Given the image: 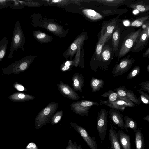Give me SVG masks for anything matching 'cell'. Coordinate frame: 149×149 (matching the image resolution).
Instances as JSON below:
<instances>
[{
    "label": "cell",
    "mask_w": 149,
    "mask_h": 149,
    "mask_svg": "<svg viewBox=\"0 0 149 149\" xmlns=\"http://www.w3.org/2000/svg\"><path fill=\"white\" fill-rule=\"evenodd\" d=\"M59 106L57 103L51 102L43 108L35 118L36 129H38L47 124L50 123V121Z\"/></svg>",
    "instance_id": "6da1fadb"
},
{
    "label": "cell",
    "mask_w": 149,
    "mask_h": 149,
    "mask_svg": "<svg viewBox=\"0 0 149 149\" xmlns=\"http://www.w3.org/2000/svg\"><path fill=\"white\" fill-rule=\"evenodd\" d=\"M25 40L19 22L17 20L13 32L10 45V52L8 56L9 58H12L13 54L15 50L19 49L24 50V45Z\"/></svg>",
    "instance_id": "7a4b0ae2"
},
{
    "label": "cell",
    "mask_w": 149,
    "mask_h": 149,
    "mask_svg": "<svg viewBox=\"0 0 149 149\" xmlns=\"http://www.w3.org/2000/svg\"><path fill=\"white\" fill-rule=\"evenodd\" d=\"M141 31V29H139L130 33L125 37L118 53V58L122 57L129 52L134 45Z\"/></svg>",
    "instance_id": "3957f363"
},
{
    "label": "cell",
    "mask_w": 149,
    "mask_h": 149,
    "mask_svg": "<svg viewBox=\"0 0 149 149\" xmlns=\"http://www.w3.org/2000/svg\"><path fill=\"white\" fill-rule=\"evenodd\" d=\"M99 103L91 100H81L73 102L70 107L76 114L82 116H88L91 108L93 105H98Z\"/></svg>",
    "instance_id": "277c9868"
},
{
    "label": "cell",
    "mask_w": 149,
    "mask_h": 149,
    "mask_svg": "<svg viewBox=\"0 0 149 149\" xmlns=\"http://www.w3.org/2000/svg\"><path fill=\"white\" fill-rule=\"evenodd\" d=\"M108 117V112L104 108L101 109L98 113L96 129L102 142L107 134Z\"/></svg>",
    "instance_id": "5b68a950"
},
{
    "label": "cell",
    "mask_w": 149,
    "mask_h": 149,
    "mask_svg": "<svg viewBox=\"0 0 149 149\" xmlns=\"http://www.w3.org/2000/svg\"><path fill=\"white\" fill-rule=\"evenodd\" d=\"M119 98L130 103L133 102L136 104H140L141 101L140 98L138 99L132 90L127 89L123 86L114 89Z\"/></svg>",
    "instance_id": "8992f818"
},
{
    "label": "cell",
    "mask_w": 149,
    "mask_h": 149,
    "mask_svg": "<svg viewBox=\"0 0 149 149\" xmlns=\"http://www.w3.org/2000/svg\"><path fill=\"white\" fill-rule=\"evenodd\" d=\"M134 61L133 58L130 59L129 57L121 59L113 68L112 76L115 77L123 74L131 68Z\"/></svg>",
    "instance_id": "52a82bcc"
},
{
    "label": "cell",
    "mask_w": 149,
    "mask_h": 149,
    "mask_svg": "<svg viewBox=\"0 0 149 149\" xmlns=\"http://www.w3.org/2000/svg\"><path fill=\"white\" fill-rule=\"evenodd\" d=\"M70 124L71 126L80 134L90 149H98L95 138L91 137L84 128L74 122H70Z\"/></svg>",
    "instance_id": "ba28073f"
},
{
    "label": "cell",
    "mask_w": 149,
    "mask_h": 149,
    "mask_svg": "<svg viewBox=\"0 0 149 149\" xmlns=\"http://www.w3.org/2000/svg\"><path fill=\"white\" fill-rule=\"evenodd\" d=\"M149 38V25L147 26L142 30L140 35L136 39L133 47L131 49L132 52H138L142 50L148 42Z\"/></svg>",
    "instance_id": "9c48e42d"
},
{
    "label": "cell",
    "mask_w": 149,
    "mask_h": 149,
    "mask_svg": "<svg viewBox=\"0 0 149 149\" xmlns=\"http://www.w3.org/2000/svg\"><path fill=\"white\" fill-rule=\"evenodd\" d=\"M57 86L59 92L63 96L74 101L80 99L79 96L68 84L61 81Z\"/></svg>",
    "instance_id": "30bf717a"
},
{
    "label": "cell",
    "mask_w": 149,
    "mask_h": 149,
    "mask_svg": "<svg viewBox=\"0 0 149 149\" xmlns=\"http://www.w3.org/2000/svg\"><path fill=\"white\" fill-rule=\"evenodd\" d=\"M100 104V106L104 104L110 108L116 109L120 111H124L126 107H131L135 106V104L133 102L130 103L121 99H119L111 102H109L107 100H101Z\"/></svg>",
    "instance_id": "8fae6325"
},
{
    "label": "cell",
    "mask_w": 149,
    "mask_h": 149,
    "mask_svg": "<svg viewBox=\"0 0 149 149\" xmlns=\"http://www.w3.org/2000/svg\"><path fill=\"white\" fill-rule=\"evenodd\" d=\"M31 61L29 58L25 57L12 63L5 69L12 71H24L28 68Z\"/></svg>",
    "instance_id": "7c38bea8"
},
{
    "label": "cell",
    "mask_w": 149,
    "mask_h": 149,
    "mask_svg": "<svg viewBox=\"0 0 149 149\" xmlns=\"http://www.w3.org/2000/svg\"><path fill=\"white\" fill-rule=\"evenodd\" d=\"M109 114V117L113 123L119 128L124 130L123 116L120 111L116 109L110 108Z\"/></svg>",
    "instance_id": "4fadbf2b"
},
{
    "label": "cell",
    "mask_w": 149,
    "mask_h": 149,
    "mask_svg": "<svg viewBox=\"0 0 149 149\" xmlns=\"http://www.w3.org/2000/svg\"><path fill=\"white\" fill-rule=\"evenodd\" d=\"M117 20L113 19L108 23L105 24L102 27L100 36H103L106 39V42L111 38L117 26Z\"/></svg>",
    "instance_id": "5bb4252c"
},
{
    "label": "cell",
    "mask_w": 149,
    "mask_h": 149,
    "mask_svg": "<svg viewBox=\"0 0 149 149\" xmlns=\"http://www.w3.org/2000/svg\"><path fill=\"white\" fill-rule=\"evenodd\" d=\"M72 86L73 90L82 92V88L84 86V77L82 74L74 73L72 78Z\"/></svg>",
    "instance_id": "9a60e30c"
},
{
    "label": "cell",
    "mask_w": 149,
    "mask_h": 149,
    "mask_svg": "<svg viewBox=\"0 0 149 149\" xmlns=\"http://www.w3.org/2000/svg\"><path fill=\"white\" fill-rule=\"evenodd\" d=\"M109 137L111 149H123L120 143L118 134L112 126L109 130Z\"/></svg>",
    "instance_id": "2e32d148"
},
{
    "label": "cell",
    "mask_w": 149,
    "mask_h": 149,
    "mask_svg": "<svg viewBox=\"0 0 149 149\" xmlns=\"http://www.w3.org/2000/svg\"><path fill=\"white\" fill-rule=\"evenodd\" d=\"M120 143L123 149H131L130 137L129 135L120 130L117 133Z\"/></svg>",
    "instance_id": "e0dca14e"
},
{
    "label": "cell",
    "mask_w": 149,
    "mask_h": 149,
    "mask_svg": "<svg viewBox=\"0 0 149 149\" xmlns=\"http://www.w3.org/2000/svg\"><path fill=\"white\" fill-rule=\"evenodd\" d=\"M135 133V143L136 149H144V141L143 134L138 129Z\"/></svg>",
    "instance_id": "ac0fdd59"
},
{
    "label": "cell",
    "mask_w": 149,
    "mask_h": 149,
    "mask_svg": "<svg viewBox=\"0 0 149 149\" xmlns=\"http://www.w3.org/2000/svg\"><path fill=\"white\" fill-rule=\"evenodd\" d=\"M124 120V128L126 131L128 132V129L130 128L133 130L135 133L138 129L137 123L135 121L129 116H123Z\"/></svg>",
    "instance_id": "d6986e66"
},
{
    "label": "cell",
    "mask_w": 149,
    "mask_h": 149,
    "mask_svg": "<svg viewBox=\"0 0 149 149\" xmlns=\"http://www.w3.org/2000/svg\"><path fill=\"white\" fill-rule=\"evenodd\" d=\"M104 83V81L103 79H98L94 77H92L90 82V85L92 92H97L102 88Z\"/></svg>",
    "instance_id": "ffe728a7"
},
{
    "label": "cell",
    "mask_w": 149,
    "mask_h": 149,
    "mask_svg": "<svg viewBox=\"0 0 149 149\" xmlns=\"http://www.w3.org/2000/svg\"><path fill=\"white\" fill-rule=\"evenodd\" d=\"M120 29L118 26L117 25L115 30L113 31L112 36V43L113 47V50L116 52L118 50L119 45Z\"/></svg>",
    "instance_id": "44dd1931"
},
{
    "label": "cell",
    "mask_w": 149,
    "mask_h": 149,
    "mask_svg": "<svg viewBox=\"0 0 149 149\" xmlns=\"http://www.w3.org/2000/svg\"><path fill=\"white\" fill-rule=\"evenodd\" d=\"M83 12L87 17L92 20H97L103 18L100 14L92 9H84Z\"/></svg>",
    "instance_id": "7402d4cb"
},
{
    "label": "cell",
    "mask_w": 149,
    "mask_h": 149,
    "mask_svg": "<svg viewBox=\"0 0 149 149\" xmlns=\"http://www.w3.org/2000/svg\"><path fill=\"white\" fill-rule=\"evenodd\" d=\"M101 96L107 98V100L109 102H113L120 99L117 93L111 89H109L101 95Z\"/></svg>",
    "instance_id": "603a6c76"
},
{
    "label": "cell",
    "mask_w": 149,
    "mask_h": 149,
    "mask_svg": "<svg viewBox=\"0 0 149 149\" xmlns=\"http://www.w3.org/2000/svg\"><path fill=\"white\" fill-rule=\"evenodd\" d=\"M8 40L4 37L0 41V62L4 57L7 49Z\"/></svg>",
    "instance_id": "cb8c5ba5"
},
{
    "label": "cell",
    "mask_w": 149,
    "mask_h": 149,
    "mask_svg": "<svg viewBox=\"0 0 149 149\" xmlns=\"http://www.w3.org/2000/svg\"><path fill=\"white\" fill-rule=\"evenodd\" d=\"M106 42V39L103 36H100L96 48L95 59L97 61L100 58L102 49Z\"/></svg>",
    "instance_id": "d4e9b609"
},
{
    "label": "cell",
    "mask_w": 149,
    "mask_h": 149,
    "mask_svg": "<svg viewBox=\"0 0 149 149\" xmlns=\"http://www.w3.org/2000/svg\"><path fill=\"white\" fill-rule=\"evenodd\" d=\"M148 16L142 17L132 22L130 25L131 26L139 27L143 25L148 21Z\"/></svg>",
    "instance_id": "484cf974"
},
{
    "label": "cell",
    "mask_w": 149,
    "mask_h": 149,
    "mask_svg": "<svg viewBox=\"0 0 149 149\" xmlns=\"http://www.w3.org/2000/svg\"><path fill=\"white\" fill-rule=\"evenodd\" d=\"M95 1L105 5L115 6L123 3L125 0H97Z\"/></svg>",
    "instance_id": "4316f807"
},
{
    "label": "cell",
    "mask_w": 149,
    "mask_h": 149,
    "mask_svg": "<svg viewBox=\"0 0 149 149\" xmlns=\"http://www.w3.org/2000/svg\"><path fill=\"white\" fill-rule=\"evenodd\" d=\"M63 115V112L62 110L57 111L52 116L50 121V123L52 125L57 124L61 120Z\"/></svg>",
    "instance_id": "83f0119b"
},
{
    "label": "cell",
    "mask_w": 149,
    "mask_h": 149,
    "mask_svg": "<svg viewBox=\"0 0 149 149\" xmlns=\"http://www.w3.org/2000/svg\"><path fill=\"white\" fill-rule=\"evenodd\" d=\"M130 7L134 9L138 10L141 12H146L149 10V6L148 5L138 3L132 4L130 6Z\"/></svg>",
    "instance_id": "f1b7e54d"
},
{
    "label": "cell",
    "mask_w": 149,
    "mask_h": 149,
    "mask_svg": "<svg viewBox=\"0 0 149 149\" xmlns=\"http://www.w3.org/2000/svg\"><path fill=\"white\" fill-rule=\"evenodd\" d=\"M140 94V99L141 102L146 104H149V95L145 93L143 91L140 89H136Z\"/></svg>",
    "instance_id": "f546056e"
},
{
    "label": "cell",
    "mask_w": 149,
    "mask_h": 149,
    "mask_svg": "<svg viewBox=\"0 0 149 149\" xmlns=\"http://www.w3.org/2000/svg\"><path fill=\"white\" fill-rule=\"evenodd\" d=\"M140 70V68L139 66L134 67L127 75V79H130L134 78L139 74Z\"/></svg>",
    "instance_id": "4dcf8cb0"
},
{
    "label": "cell",
    "mask_w": 149,
    "mask_h": 149,
    "mask_svg": "<svg viewBox=\"0 0 149 149\" xmlns=\"http://www.w3.org/2000/svg\"><path fill=\"white\" fill-rule=\"evenodd\" d=\"M65 149H83V148L80 144L78 145L75 142L73 143L71 140H69Z\"/></svg>",
    "instance_id": "1f68e13d"
},
{
    "label": "cell",
    "mask_w": 149,
    "mask_h": 149,
    "mask_svg": "<svg viewBox=\"0 0 149 149\" xmlns=\"http://www.w3.org/2000/svg\"><path fill=\"white\" fill-rule=\"evenodd\" d=\"M13 3V0H0V10L11 6Z\"/></svg>",
    "instance_id": "d6a6232c"
},
{
    "label": "cell",
    "mask_w": 149,
    "mask_h": 149,
    "mask_svg": "<svg viewBox=\"0 0 149 149\" xmlns=\"http://www.w3.org/2000/svg\"><path fill=\"white\" fill-rule=\"evenodd\" d=\"M23 5L20 1L13 0V3L10 7L13 9H20L23 8Z\"/></svg>",
    "instance_id": "836d02e7"
},
{
    "label": "cell",
    "mask_w": 149,
    "mask_h": 149,
    "mask_svg": "<svg viewBox=\"0 0 149 149\" xmlns=\"http://www.w3.org/2000/svg\"><path fill=\"white\" fill-rule=\"evenodd\" d=\"M142 88L140 89L143 91H146L149 93V81L141 82L139 84Z\"/></svg>",
    "instance_id": "e575fe53"
},
{
    "label": "cell",
    "mask_w": 149,
    "mask_h": 149,
    "mask_svg": "<svg viewBox=\"0 0 149 149\" xmlns=\"http://www.w3.org/2000/svg\"><path fill=\"white\" fill-rule=\"evenodd\" d=\"M26 149H38V147L35 143L31 142L28 144Z\"/></svg>",
    "instance_id": "d590c367"
},
{
    "label": "cell",
    "mask_w": 149,
    "mask_h": 149,
    "mask_svg": "<svg viewBox=\"0 0 149 149\" xmlns=\"http://www.w3.org/2000/svg\"><path fill=\"white\" fill-rule=\"evenodd\" d=\"M70 68H71L70 66H67L64 65L61 67L60 70L62 72H65L70 70Z\"/></svg>",
    "instance_id": "8d00e7d4"
},
{
    "label": "cell",
    "mask_w": 149,
    "mask_h": 149,
    "mask_svg": "<svg viewBox=\"0 0 149 149\" xmlns=\"http://www.w3.org/2000/svg\"><path fill=\"white\" fill-rule=\"evenodd\" d=\"M48 29L50 31H55L57 29L56 26L53 24H49L47 27Z\"/></svg>",
    "instance_id": "74e56055"
},
{
    "label": "cell",
    "mask_w": 149,
    "mask_h": 149,
    "mask_svg": "<svg viewBox=\"0 0 149 149\" xmlns=\"http://www.w3.org/2000/svg\"><path fill=\"white\" fill-rule=\"evenodd\" d=\"M15 87L19 91H26L25 90L24 87L22 85L16 84L15 85Z\"/></svg>",
    "instance_id": "f35d334b"
},
{
    "label": "cell",
    "mask_w": 149,
    "mask_h": 149,
    "mask_svg": "<svg viewBox=\"0 0 149 149\" xmlns=\"http://www.w3.org/2000/svg\"><path fill=\"white\" fill-rule=\"evenodd\" d=\"M46 35L44 33H40L38 34L37 36V38L39 39L45 37Z\"/></svg>",
    "instance_id": "ab89813d"
},
{
    "label": "cell",
    "mask_w": 149,
    "mask_h": 149,
    "mask_svg": "<svg viewBox=\"0 0 149 149\" xmlns=\"http://www.w3.org/2000/svg\"><path fill=\"white\" fill-rule=\"evenodd\" d=\"M149 48H148L147 50L143 54V57H149Z\"/></svg>",
    "instance_id": "60d3db41"
},
{
    "label": "cell",
    "mask_w": 149,
    "mask_h": 149,
    "mask_svg": "<svg viewBox=\"0 0 149 149\" xmlns=\"http://www.w3.org/2000/svg\"><path fill=\"white\" fill-rule=\"evenodd\" d=\"M70 47L71 49L73 51L75 50L77 48V47L76 45L74 43L72 44L71 45Z\"/></svg>",
    "instance_id": "b9f144b4"
},
{
    "label": "cell",
    "mask_w": 149,
    "mask_h": 149,
    "mask_svg": "<svg viewBox=\"0 0 149 149\" xmlns=\"http://www.w3.org/2000/svg\"><path fill=\"white\" fill-rule=\"evenodd\" d=\"M72 63V62L71 61H67L65 63L64 65L67 66H71Z\"/></svg>",
    "instance_id": "7bdbcfd3"
},
{
    "label": "cell",
    "mask_w": 149,
    "mask_h": 149,
    "mask_svg": "<svg viewBox=\"0 0 149 149\" xmlns=\"http://www.w3.org/2000/svg\"><path fill=\"white\" fill-rule=\"evenodd\" d=\"M143 119L146 121H147L148 122H149V115H146L143 118Z\"/></svg>",
    "instance_id": "ee69618b"
},
{
    "label": "cell",
    "mask_w": 149,
    "mask_h": 149,
    "mask_svg": "<svg viewBox=\"0 0 149 149\" xmlns=\"http://www.w3.org/2000/svg\"><path fill=\"white\" fill-rule=\"evenodd\" d=\"M61 1H62L61 0H52V1L54 3H57V2H60Z\"/></svg>",
    "instance_id": "f6af8a7d"
},
{
    "label": "cell",
    "mask_w": 149,
    "mask_h": 149,
    "mask_svg": "<svg viewBox=\"0 0 149 149\" xmlns=\"http://www.w3.org/2000/svg\"><path fill=\"white\" fill-rule=\"evenodd\" d=\"M148 72H149V65H148L147 66L146 68Z\"/></svg>",
    "instance_id": "bcb514c9"
}]
</instances>
